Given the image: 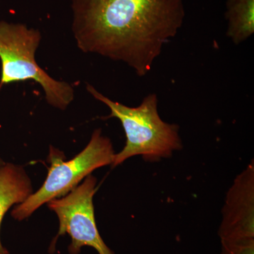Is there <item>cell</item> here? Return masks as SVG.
Returning a JSON list of instances; mask_svg holds the SVG:
<instances>
[{
  "mask_svg": "<svg viewBox=\"0 0 254 254\" xmlns=\"http://www.w3.org/2000/svg\"><path fill=\"white\" fill-rule=\"evenodd\" d=\"M72 32L85 53L150 72L185 18L183 0H71Z\"/></svg>",
  "mask_w": 254,
  "mask_h": 254,
  "instance_id": "cell-1",
  "label": "cell"
},
{
  "mask_svg": "<svg viewBox=\"0 0 254 254\" xmlns=\"http://www.w3.org/2000/svg\"><path fill=\"white\" fill-rule=\"evenodd\" d=\"M86 89L93 98L108 107L110 115L107 118L118 119L125 130L126 144L115 155L113 167L136 155H141L146 161H158L170 158L174 152L182 149L180 127L165 123L160 118L155 93L146 95L141 105L131 108L113 101L91 85L87 84Z\"/></svg>",
  "mask_w": 254,
  "mask_h": 254,
  "instance_id": "cell-2",
  "label": "cell"
},
{
  "mask_svg": "<svg viewBox=\"0 0 254 254\" xmlns=\"http://www.w3.org/2000/svg\"><path fill=\"white\" fill-rule=\"evenodd\" d=\"M41 41L38 30L0 21V90L4 85L32 80L43 88L48 104L66 109L74 98V89L69 83L51 77L38 64L36 53Z\"/></svg>",
  "mask_w": 254,
  "mask_h": 254,
  "instance_id": "cell-3",
  "label": "cell"
},
{
  "mask_svg": "<svg viewBox=\"0 0 254 254\" xmlns=\"http://www.w3.org/2000/svg\"><path fill=\"white\" fill-rule=\"evenodd\" d=\"M115 155L111 140L103 136L100 128L92 133L86 148L68 161H64L63 153L50 147L48 158L51 166L46 181L36 193H31L15 207L11 216L21 221L31 216L41 205L67 194L96 169L113 165Z\"/></svg>",
  "mask_w": 254,
  "mask_h": 254,
  "instance_id": "cell-4",
  "label": "cell"
},
{
  "mask_svg": "<svg viewBox=\"0 0 254 254\" xmlns=\"http://www.w3.org/2000/svg\"><path fill=\"white\" fill-rule=\"evenodd\" d=\"M97 180L91 175L67 194L48 202V207L59 219L60 228L52 246L61 235L68 234L71 239L69 254H79L82 247H93L99 254H115L100 237L95 222L93 196Z\"/></svg>",
  "mask_w": 254,
  "mask_h": 254,
  "instance_id": "cell-5",
  "label": "cell"
},
{
  "mask_svg": "<svg viewBox=\"0 0 254 254\" xmlns=\"http://www.w3.org/2000/svg\"><path fill=\"white\" fill-rule=\"evenodd\" d=\"M218 230L221 241L254 239V164L250 163L234 180L222 210Z\"/></svg>",
  "mask_w": 254,
  "mask_h": 254,
  "instance_id": "cell-6",
  "label": "cell"
},
{
  "mask_svg": "<svg viewBox=\"0 0 254 254\" xmlns=\"http://www.w3.org/2000/svg\"><path fill=\"white\" fill-rule=\"evenodd\" d=\"M33 193L31 181L23 167L12 163L0 165V229L5 214L12 205L23 203ZM0 254H9L0 240Z\"/></svg>",
  "mask_w": 254,
  "mask_h": 254,
  "instance_id": "cell-7",
  "label": "cell"
},
{
  "mask_svg": "<svg viewBox=\"0 0 254 254\" xmlns=\"http://www.w3.org/2000/svg\"><path fill=\"white\" fill-rule=\"evenodd\" d=\"M226 35L235 45L247 41L254 33V0H227Z\"/></svg>",
  "mask_w": 254,
  "mask_h": 254,
  "instance_id": "cell-8",
  "label": "cell"
},
{
  "mask_svg": "<svg viewBox=\"0 0 254 254\" xmlns=\"http://www.w3.org/2000/svg\"><path fill=\"white\" fill-rule=\"evenodd\" d=\"M221 242V254H254V239Z\"/></svg>",
  "mask_w": 254,
  "mask_h": 254,
  "instance_id": "cell-9",
  "label": "cell"
},
{
  "mask_svg": "<svg viewBox=\"0 0 254 254\" xmlns=\"http://www.w3.org/2000/svg\"><path fill=\"white\" fill-rule=\"evenodd\" d=\"M4 163V162L3 161L2 159L0 158V165H3Z\"/></svg>",
  "mask_w": 254,
  "mask_h": 254,
  "instance_id": "cell-10",
  "label": "cell"
}]
</instances>
